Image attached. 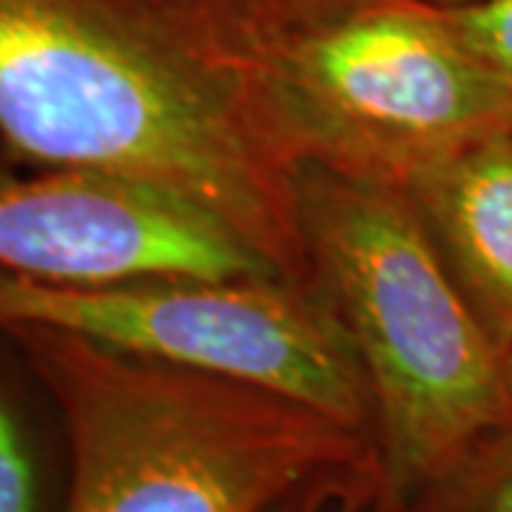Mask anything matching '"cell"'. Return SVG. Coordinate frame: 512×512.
<instances>
[{
	"label": "cell",
	"instance_id": "6",
	"mask_svg": "<svg viewBox=\"0 0 512 512\" xmlns=\"http://www.w3.org/2000/svg\"><path fill=\"white\" fill-rule=\"evenodd\" d=\"M0 271L57 285L282 276L200 208L134 180L74 168L0 180Z\"/></svg>",
	"mask_w": 512,
	"mask_h": 512
},
{
	"label": "cell",
	"instance_id": "10",
	"mask_svg": "<svg viewBox=\"0 0 512 512\" xmlns=\"http://www.w3.org/2000/svg\"><path fill=\"white\" fill-rule=\"evenodd\" d=\"M0 512H60L49 501L46 473L26 416L0 382Z\"/></svg>",
	"mask_w": 512,
	"mask_h": 512
},
{
	"label": "cell",
	"instance_id": "13",
	"mask_svg": "<svg viewBox=\"0 0 512 512\" xmlns=\"http://www.w3.org/2000/svg\"><path fill=\"white\" fill-rule=\"evenodd\" d=\"M365 512H407V510H404L402 504H390L387 498H379V501H376V504H373V507Z\"/></svg>",
	"mask_w": 512,
	"mask_h": 512
},
{
	"label": "cell",
	"instance_id": "14",
	"mask_svg": "<svg viewBox=\"0 0 512 512\" xmlns=\"http://www.w3.org/2000/svg\"><path fill=\"white\" fill-rule=\"evenodd\" d=\"M504 365H507V382H510V393H512V345L504 353Z\"/></svg>",
	"mask_w": 512,
	"mask_h": 512
},
{
	"label": "cell",
	"instance_id": "4",
	"mask_svg": "<svg viewBox=\"0 0 512 512\" xmlns=\"http://www.w3.org/2000/svg\"><path fill=\"white\" fill-rule=\"evenodd\" d=\"M222 49L256 126L291 168L404 188L512 128L510 86L427 6H384Z\"/></svg>",
	"mask_w": 512,
	"mask_h": 512
},
{
	"label": "cell",
	"instance_id": "11",
	"mask_svg": "<svg viewBox=\"0 0 512 512\" xmlns=\"http://www.w3.org/2000/svg\"><path fill=\"white\" fill-rule=\"evenodd\" d=\"M384 498L379 456L330 467L296 487L268 512H365Z\"/></svg>",
	"mask_w": 512,
	"mask_h": 512
},
{
	"label": "cell",
	"instance_id": "12",
	"mask_svg": "<svg viewBox=\"0 0 512 512\" xmlns=\"http://www.w3.org/2000/svg\"><path fill=\"white\" fill-rule=\"evenodd\" d=\"M436 12L458 43L512 89V0H476Z\"/></svg>",
	"mask_w": 512,
	"mask_h": 512
},
{
	"label": "cell",
	"instance_id": "5",
	"mask_svg": "<svg viewBox=\"0 0 512 512\" xmlns=\"http://www.w3.org/2000/svg\"><path fill=\"white\" fill-rule=\"evenodd\" d=\"M0 325H46L256 384L373 439L365 373L325 299L285 276L57 285L0 271Z\"/></svg>",
	"mask_w": 512,
	"mask_h": 512
},
{
	"label": "cell",
	"instance_id": "8",
	"mask_svg": "<svg viewBox=\"0 0 512 512\" xmlns=\"http://www.w3.org/2000/svg\"><path fill=\"white\" fill-rule=\"evenodd\" d=\"M200 26L222 46L285 35L384 6L453 9L476 0H183Z\"/></svg>",
	"mask_w": 512,
	"mask_h": 512
},
{
	"label": "cell",
	"instance_id": "3",
	"mask_svg": "<svg viewBox=\"0 0 512 512\" xmlns=\"http://www.w3.org/2000/svg\"><path fill=\"white\" fill-rule=\"evenodd\" d=\"M293 194L308 285L365 373L384 498L407 504L512 430L504 350L402 188L299 165Z\"/></svg>",
	"mask_w": 512,
	"mask_h": 512
},
{
	"label": "cell",
	"instance_id": "7",
	"mask_svg": "<svg viewBox=\"0 0 512 512\" xmlns=\"http://www.w3.org/2000/svg\"><path fill=\"white\" fill-rule=\"evenodd\" d=\"M495 345H512V128L481 137L402 188Z\"/></svg>",
	"mask_w": 512,
	"mask_h": 512
},
{
	"label": "cell",
	"instance_id": "2",
	"mask_svg": "<svg viewBox=\"0 0 512 512\" xmlns=\"http://www.w3.org/2000/svg\"><path fill=\"white\" fill-rule=\"evenodd\" d=\"M55 407L63 512H268L373 439L256 384L106 348L46 325H0Z\"/></svg>",
	"mask_w": 512,
	"mask_h": 512
},
{
	"label": "cell",
	"instance_id": "1",
	"mask_svg": "<svg viewBox=\"0 0 512 512\" xmlns=\"http://www.w3.org/2000/svg\"><path fill=\"white\" fill-rule=\"evenodd\" d=\"M0 146L171 194L308 282L293 168L183 0H0Z\"/></svg>",
	"mask_w": 512,
	"mask_h": 512
},
{
	"label": "cell",
	"instance_id": "15",
	"mask_svg": "<svg viewBox=\"0 0 512 512\" xmlns=\"http://www.w3.org/2000/svg\"><path fill=\"white\" fill-rule=\"evenodd\" d=\"M3 177H9V171L3 168V160H0V180H3Z\"/></svg>",
	"mask_w": 512,
	"mask_h": 512
},
{
	"label": "cell",
	"instance_id": "9",
	"mask_svg": "<svg viewBox=\"0 0 512 512\" xmlns=\"http://www.w3.org/2000/svg\"><path fill=\"white\" fill-rule=\"evenodd\" d=\"M512 436L498 433L424 487L407 512H512Z\"/></svg>",
	"mask_w": 512,
	"mask_h": 512
}]
</instances>
